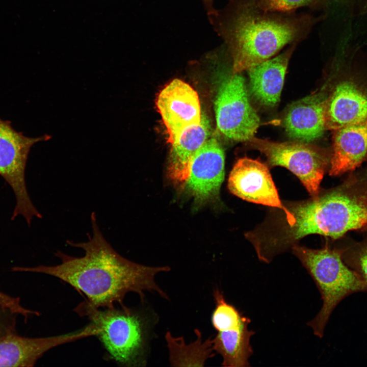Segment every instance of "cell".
<instances>
[{"mask_svg": "<svg viewBox=\"0 0 367 367\" xmlns=\"http://www.w3.org/2000/svg\"><path fill=\"white\" fill-rule=\"evenodd\" d=\"M92 235L86 242L73 243L71 246L82 249L81 257L69 256L61 251L56 256L61 262L55 266L15 267L14 271L39 273L58 278L86 297L87 303L95 308L124 305L127 294H138L143 300L144 292H154L164 298L167 294L159 286L155 276L168 272V267H150L130 261L119 254L104 239L95 214L91 216Z\"/></svg>", "mask_w": 367, "mask_h": 367, "instance_id": "cell-1", "label": "cell"}, {"mask_svg": "<svg viewBox=\"0 0 367 367\" xmlns=\"http://www.w3.org/2000/svg\"><path fill=\"white\" fill-rule=\"evenodd\" d=\"M232 61L233 73L269 60L288 44L305 37L315 21L306 15L290 16L255 10L237 0L207 14Z\"/></svg>", "mask_w": 367, "mask_h": 367, "instance_id": "cell-2", "label": "cell"}, {"mask_svg": "<svg viewBox=\"0 0 367 367\" xmlns=\"http://www.w3.org/2000/svg\"><path fill=\"white\" fill-rule=\"evenodd\" d=\"M292 252L314 281L321 296L322 307L307 325L314 335L322 338L333 311L346 298L355 293L367 292V283L344 261L340 247L326 244L320 249L298 244Z\"/></svg>", "mask_w": 367, "mask_h": 367, "instance_id": "cell-3", "label": "cell"}, {"mask_svg": "<svg viewBox=\"0 0 367 367\" xmlns=\"http://www.w3.org/2000/svg\"><path fill=\"white\" fill-rule=\"evenodd\" d=\"M87 317L96 328V336L110 358L123 366H142L145 363L148 323L142 314L124 305L97 308L85 300L74 309Z\"/></svg>", "mask_w": 367, "mask_h": 367, "instance_id": "cell-4", "label": "cell"}, {"mask_svg": "<svg viewBox=\"0 0 367 367\" xmlns=\"http://www.w3.org/2000/svg\"><path fill=\"white\" fill-rule=\"evenodd\" d=\"M336 65V78L323 87L327 130L367 120V52L347 47Z\"/></svg>", "mask_w": 367, "mask_h": 367, "instance_id": "cell-5", "label": "cell"}, {"mask_svg": "<svg viewBox=\"0 0 367 367\" xmlns=\"http://www.w3.org/2000/svg\"><path fill=\"white\" fill-rule=\"evenodd\" d=\"M247 142L250 147L265 155L269 167L286 168L298 178L311 197L318 194L329 169L331 149L298 141L277 142L254 137Z\"/></svg>", "mask_w": 367, "mask_h": 367, "instance_id": "cell-6", "label": "cell"}, {"mask_svg": "<svg viewBox=\"0 0 367 367\" xmlns=\"http://www.w3.org/2000/svg\"><path fill=\"white\" fill-rule=\"evenodd\" d=\"M49 138L47 135L37 138L26 137L15 130L10 122L0 118V175L11 186L16 197L13 220L21 215L30 224L34 217H41L28 193L25 169L31 147L37 142Z\"/></svg>", "mask_w": 367, "mask_h": 367, "instance_id": "cell-7", "label": "cell"}, {"mask_svg": "<svg viewBox=\"0 0 367 367\" xmlns=\"http://www.w3.org/2000/svg\"><path fill=\"white\" fill-rule=\"evenodd\" d=\"M215 106L217 127L224 135L238 141H248L254 137L260 120L240 73H233L223 83Z\"/></svg>", "mask_w": 367, "mask_h": 367, "instance_id": "cell-8", "label": "cell"}, {"mask_svg": "<svg viewBox=\"0 0 367 367\" xmlns=\"http://www.w3.org/2000/svg\"><path fill=\"white\" fill-rule=\"evenodd\" d=\"M155 103L170 144L184 130L201 121L198 94L180 80L174 79L166 85L159 93Z\"/></svg>", "mask_w": 367, "mask_h": 367, "instance_id": "cell-9", "label": "cell"}, {"mask_svg": "<svg viewBox=\"0 0 367 367\" xmlns=\"http://www.w3.org/2000/svg\"><path fill=\"white\" fill-rule=\"evenodd\" d=\"M224 163L223 150L214 138L208 139L195 154L183 187L197 203L218 199L224 177Z\"/></svg>", "mask_w": 367, "mask_h": 367, "instance_id": "cell-10", "label": "cell"}, {"mask_svg": "<svg viewBox=\"0 0 367 367\" xmlns=\"http://www.w3.org/2000/svg\"><path fill=\"white\" fill-rule=\"evenodd\" d=\"M229 190L239 198L281 210L284 208L268 166L245 156L233 166L228 180Z\"/></svg>", "mask_w": 367, "mask_h": 367, "instance_id": "cell-11", "label": "cell"}, {"mask_svg": "<svg viewBox=\"0 0 367 367\" xmlns=\"http://www.w3.org/2000/svg\"><path fill=\"white\" fill-rule=\"evenodd\" d=\"M96 329L90 322L74 332L43 337H26L16 332L0 339V366H33L49 350L63 344L91 336Z\"/></svg>", "mask_w": 367, "mask_h": 367, "instance_id": "cell-12", "label": "cell"}, {"mask_svg": "<svg viewBox=\"0 0 367 367\" xmlns=\"http://www.w3.org/2000/svg\"><path fill=\"white\" fill-rule=\"evenodd\" d=\"M326 92L320 91L293 102L287 109L284 125L288 136L309 143L321 138L325 130Z\"/></svg>", "mask_w": 367, "mask_h": 367, "instance_id": "cell-13", "label": "cell"}, {"mask_svg": "<svg viewBox=\"0 0 367 367\" xmlns=\"http://www.w3.org/2000/svg\"><path fill=\"white\" fill-rule=\"evenodd\" d=\"M331 131L330 175L337 176L352 172L367 161V120Z\"/></svg>", "mask_w": 367, "mask_h": 367, "instance_id": "cell-14", "label": "cell"}, {"mask_svg": "<svg viewBox=\"0 0 367 367\" xmlns=\"http://www.w3.org/2000/svg\"><path fill=\"white\" fill-rule=\"evenodd\" d=\"M296 45L293 44L278 56L247 70L251 91L261 104L273 107L279 102L289 60Z\"/></svg>", "mask_w": 367, "mask_h": 367, "instance_id": "cell-15", "label": "cell"}, {"mask_svg": "<svg viewBox=\"0 0 367 367\" xmlns=\"http://www.w3.org/2000/svg\"><path fill=\"white\" fill-rule=\"evenodd\" d=\"M209 135V122L202 115L199 123L184 130L171 144L168 173L176 185L184 187L192 160Z\"/></svg>", "mask_w": 367, "mask_h": 367, "instance_id": "cell-16", "label": "cell"}, {"mask_svg": "<svg viewBox=\"0 0 367 367\" xmlns=\"http://www.w3.org/2000/svg\"><path fill=\"white\" fill-rule=\"evenodd\" d=\"M248 325L217 331L212 339L213 350L221 356L223 366H250L249 359L253 353L250 338L255 332L248 329Z\"/></svg>", "mask_w": 367, "mask_h": 367, "instance_id": "cell-17", "label": "cell"}, {"mask_svg": "<svg viewBox=\"0 0 367 367\" xmlns=\"http://www.w3.org/2000/svg\"><path fill=\"white\" fill-rule=\"evenodd\" d=\"M197 338L187 344L180 337H173L169 332L165 339L169 351V360L172 366H203L207 359L213 357L212 339L202 341L200 332L195 330Z\"/></svg>", "mask_w": 367, "mask_h": 367, "instance_id": "cell-18", "label": "cell"}, {"mask_svg": "<svg viewBox=\"0 0 367 367\" xmlns=\"http://www.w3.org/2000/svg\"><path fill=\"white\" fill-rule=\"evenodd\" d=\"M215 307L212 312L211 322L217 331L237 328L248 325L250 319L244 316L233 305L228 303L218 288L214 291Z\"/></svg>", "mask_w": 367, "mask_h": 367, "instance_id": "cell-19", "label": "cell"}, {"mask_svg": "<svg viewBox=\"0 0 367 367\" xmlns=\"http://www.w3.org/2000/svg\"><path fill=\"white\" fill-rule=\"evenodd\" d=\"M251 8L265 12L290 13L303 6L327 3L332 0H238Z\"/></svg>", "mask_w": 367, "mask_h": 367, "instance_id": "cell-20", "label": "cell"}, {"mask_svg": "<svg viewBox=\"0 0 367 367\" xmlns=\"http://www.w3.org/2000/svg\"><path fill=\"white\" fill-rule=\"evenodd\" d=\"M340 248L345 263L367 283V238Z\"/></svg>", "mask_w": 367, "mask_h": 367, "instance_id": "cell-21", "label": "cell"}, {"mask_svg": "<svg viewBox=\"0 0 367 367\" xmlns=\"http://www.w3.org/2000/svg\"><path fill=\"white\" fill-rule=\"evenodd\" d=\"M16 315L0 307V339L9 334L16 332Z\"/></svg>", "mask_w": 367, "mask_h": 367, "instance_id": "cell-22", "label": "cell"}, {"mask_svg": "<svg viewBox=\"0 0 367 367\" xmlns=\"http://www.w3.org/2000/svg\"><path fill=\"white\" fill-rule=\"evenodd\" d=\"M343 5L353 16L362 15L367 12V0H332Z\"/></svg>", "mask_w": 367, "mask_h": 367, "instance_id": "cell-23", "label": "cell"}, {"mask_svg": "<svg viewBox=\"0 0 367 367\" xmlns=\"http://www.w3.org/2000/svg\"><path fill=\"white\" fill-rule=\"evenodd\" d=\"M204 7L207 12V14L212 12L215 9L214 1L215 0H201Z\"/></svg>", "mask_w": 367, "mask_h": 367, "instance_id": "cell-24", "label": "cell"}]
</instances>
